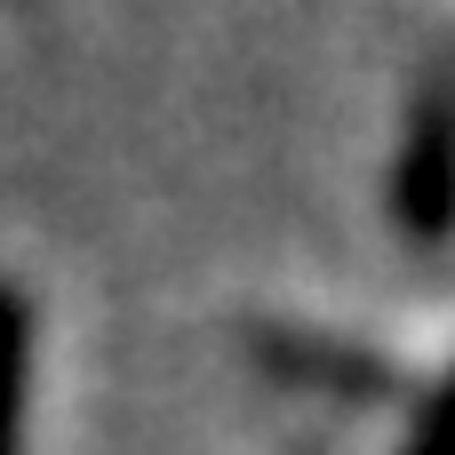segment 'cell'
<instances>
[{"instance_id":"cell-4","label":"cell","mask_w":455,"mask_h":455,"mask_svg":"<svg viewBox=\"0 0 455 455\" xmlns=\"http://www.w3.org/2000/svg\"><path fill=\"white\" fill-rule=\"evenodd\" d=\"M408 455H440V432L424 424V432H416V448H408Z\"/></svg>"},{"instance_id":"cell-3","label":"cell","mask_w":455,"mask_h":455,"mask_svg":"<svg viewBox=\"0 0 455 455\" xmlns=\"http://www.w3.org/2000/svg\"><path fill=\"white\" fill-rule=\"evenodd\" d=\"M24 408H32V304L0 280V455H24Z\"/></svg>"},{"instance_id":"cell-1","label":"cell","mask_w":455,"mask_h":455,"mask_svg":"<svg viewBox=\"0 0 455 455\" xmlns=\"http://www.w3.org/2000/svg\"><path fill=\"white\" fill-rule=\"evenodd\" d=\"M256 360H272L288 384H320V392H344V400H424L392 360H376L360 344H336V336H304V328H264Z\"/></svg>"},{"instance_id":"cell-2","label":"cell","mask_w":455,"mask_h":455,"mask_svg":"<svg viewBox=\"0 0 455 455\" xmlns=\"http://www.w3.org/2000/svg\"><path fill=\"white\" fill-rule=\"evenodd\" d=\"M392 208L416 240L448 232V96H424V112H416L408 160L392 168Z\"/></svg>"}]
</instances>
